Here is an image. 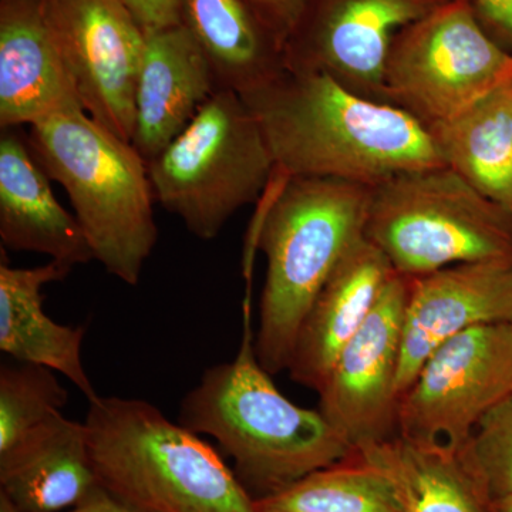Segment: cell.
<instances>
[{"label": "cell", "instance_id": "6da1fadb", "mask_svg": "<svg viewBox=\"0 0 512 512\" xmlns=\"http://www.w3.org/2000/svg\"><path fill=\"white\" fill-rule=\"evenodd\" d=\"M285 177L369 187L444 165L427 128L392 104L363 99L319 73L285 70L242 96Z\"/></svg>", "mask_w": 512, "mask_h": 512}, {"label": "cell", "instance_id": "7a4b0ae2", "mask_svg": "<svg viewBox=\"0 0 512 512\" xmlns=\"http://www.w3.org/2000/svg\"><path fill=\"white\" fill-rule=\"evenodd\" d=\"M369 185L275 173L245 248L244 275L259 249L266 259L255 352L269 373L288 370L299 330L320 289L365 237Z\"/></svg>", "mask_w": 512, "mask_h": 512}, {"label": "cell", "instance_id": "3957f363", "mask_svg": "<svg viewBox=\"0 0 512 512\" xmlns=\"http://www.w3.org/2000/svg\"><path fill=\"white\" fill-rule=\"evenodd\" d=\"M178 423L220 444L254 500L355 453L320 410L298 406L279 392L259 363L249 291L242 305L237 357L202 373L181 402Z\"/></svg>", "mask_w": 512, "mask_h": 512}, {"label": "cell", "instance_id": "277c9868", "mask_svg": "<svg viewBox=\"0 0 512 512\" xmlns=\"http://www.w3.org/2000/svg\"><path fill=\"white\" fill-rule=\"evenodd\" d=\"M101 487L143 512H256L220 453L154 404L97 397L86 420Z\"/></svg>", "mask_w": 512, "mask_h": 512}, {"label": "cell", "instance_id": "5b68a950", "mask_svg": "<svg viewBox=\"0 0 512 512\" xmlns=\"http://www.w3.org/2000/svg\"><path fill=\"white\" fill-rule=\"evenodd\" d=\"M26 137L47 175L66 191L94 259L107 274L138 285L158 241L147 161L86 111L37 121Z\"/></svg>", "mask_w": 512, "mask_h": 512}, {"label": "cell", "instance_id": "8992f818", "mask_svg": "<svg viewBox=\"0 0 512 512\" xmlns=\"http://www.w3.org/2000/svg\"><path fill=\"white\" fill-rule=\"evenodd\" d=\"M365 237L396 274L417 278L467 262L512 261V211L439 165L375 185Z\"/></svg>", "mask_w": 512, "mask_h": 512}, {"label": "cell", "instance_id": "52a82bcc", "mask_svg": "<svg viewBox=\"0 0 512 512\" xmlns=\"http://www.w3.org/2000/svg\"><path fill=\"white\" fill-rule=\"evenodd\" d=\"M156 202L201 241L261 200L275 161L261 124L232 90L218 89L163 153L148 163Z\"/></svg>", "mask_w": 512, "mask_h": 512}, {"label": "cell", "instance_id": "ba28073f", "mask_svg": "<svg viewBox=\"0 0 512 512\" xmlns=\"http://www.w3.org/2000/svg\"><path fill=\"white\" fill-rule=\"evenodd\" d=\"M512 79V53L485 32L473 0H448L394 36L387 104L429 128Z\"/></svg>", "mask_w": 512, "mask_h": 512}, {"label": "cell", "instance_id": "9c48e42d", "mask_svg": "<svg viewBox=\"0 0 512 512\" xmlns=\"http://www.w3.org/2000/svg\"><path fill=\"white\" fill-rule=\"evenodd\" d=\"M512 393V323L468 329L431 353L397 407V434L460 451Z\"/></svg>", "mask_w": 512, "mask_h": 512}, {"label": "cell", "instance_id": "30bf717a", "mask_svg": "<svg viewBox=\"0 0 512 512\" xmlns=\"http://www.w3.org/2000/svg\"><path fill=\"white\" fill-rule=\"evenodd\" d=\"M448 0H306L285 40L289 72L332 77L363 99L387 104L384 67L394 36Z\"/></svg>", "mask_w": 512, "mask_h": 512}, {"label": "cell", "instance_id": "8fae6325", "mask_svg": "<svg viewBox=\"0 0 512 512\" xmlns=\"http://www.w3.org/2000/svg\"><path fill=\"white\" fill-rule=\"evenodd\" d=\"M45 3L84 111L131 143L147 33L121 0Z\"/></svg>", "mask_w": 512, "mask_h": 512}, {"label": "cell", "instance_id": "7c38bea8", "mask_svg": "<svg viewBox=\"0 0 512 512\" xmlns=\"http://www.w3.org/2000/svg\"><path fill=\"white\" fill-rule=\"evenodd\" d=\"M410 278L394 274L320 389L319 410L353 448L397 434V376Z\"/></svg>", "mask_w": 512, "mask_h": 512}, {"label": "cell", "instance_id": "4fadbf2b", "mask_svg": "<svg viewBox=\"0 0 512 512\" xmlns=\"http://www.w3.org/2000/svg\"><path fill=\"white\" fill-rule=\"evenodd\" d=\"M512 323V261L467 262L410 278L399 400L434 350L468 329Z\"/></svg>", "mask_w": 512, "mask_h": 512}, {"label": "cell", "instance_id": "5bb4252c", "mask_svg": "<svg viewBox=\"0 0 512 512\" xmlns=\"http://www.w3.org/2000/svg\"><path fill=\"white\" fill-rule=\"evenodd\" d=\"M84 111L45 0H0V128Z\"/></svg>", "mask_w": 512, "mask_h": 512}, {"label": "cell", "instance_id": "9a60e30c", "mask_svg": "<svg viewBox=\"0 0 512 512\" xmlns=\"http://www.w3.org/2000/svg\"><path fill=\"white\" fill-rule=\"evenodd\" d=\"M394 274L386 255L366 237L349 249L303 320L288 367L293 382L320 392Z\"/></svg>", "mask_w": 512, "mask_h": 512}, {"label": "cell", "instance_id": "2e32d148", "mask_svg": "<svg viewBox=\"0 0 512 512\" xmlns=\"http://www.w3.org/2000/svg\"><path fill=\"white\" fill-rule=\"evenodd\" d=\"M218 89L210 62L185 26L147 33L131 144L150 163Z\"/></svg>", "mask_w": 512, "mask_h": 512}, {"label": "cell", "instance_id": "e0dca14e", "mask_svg": "<svg viewBox=\"0 0 512 512\" xmlns=\"http://www.w3.org/2000/svg\"><path fill=\"white\" fill-rule=\"evenodd\" d=\"M52 178L30 150L19 128L0 136V241L3 249L49 256L76 266L94 259L76 215L57 200Z\"/></svg>", "mask_w": 512, "mask_h": 512}, {"label": "cell", "instance_id": "ac0fdd59", "mask_svg": "<svg viewBox=\"0 0 512 512\" xmlns=\"http://www.w3.org/2000/svg\"><path fill=\"white\" fill-rule=\"evenodd\" d=\"M100 485L86 423L50 417L0 453V493L20 512H66Z\"/></svg>", "mask_w": 512, "mask_h": 512}, {"label": "cell", "instance_id": "d6986e66", "mask_svg": "<svg viewBox=\"0 0 512 512\" xmlns=\"http://www.w3.org/2000/svg\"><path fill=\"white\" fill-rule=\"evenodd\" d=\"M73 266L50 261L36 268L0 264V350L13 360L49 367L90 402L99 397L84 369L86 328L55 322L43 309L42 289L66 279Z\"/></svg>", "mask_w": 512, "mask_h": 512}, {"label": "cell", "instance_id": "ffe728a7", "mask_svg": "<svg viewBox=\"0 0 512 512\" xmlns=\"http://www.w3.org/2000/svg\"><path fill=\"white\" fill-rule=\"evenodd\" d=\"M180 12L220 89L245 96L285 72L284 46L248 0H180Z\"/></svg>", "mask_w": 512, "mask_h": 512}, {"label": "cell", "instance_id": "44dd1931", "mask_svg": "<svg viewBox=\"0 0 512 512\" xmlns=\"http://www.w3.org/2000/svg\"><path fill=\"white\" fill-rule=\"evenodd\" d=\"M355 454L390 481L404 512H497L457 451L394 434L357 447Z\"/></svg>", "mask_w": 512, "mask_h": 512}, {"label": "cell", "instance_id": "7402d4cb", "mask_svg": "<svg viewBox=\"0 0 512 512\" xmlns=\"http://www.w3.org/2000/svg\"><path fill=\"white\" fill-rule=\"evenodd\" d=\"M427 131L446 167L512 211V79Z\"/></svg>", "mask_w": 512, "mask_h": 512}, {"label": "cell", "instance_id": "603a6c76", "mask_svg": "<svg viewBox=\"0 0 512 512\" xmlns=\"http://www.w3.org/2000/svg\"><path fill=\"white\" fill-rule=\"evenodd\" d=\"M256 512H404L390 481L352 454L255 500Z\"/></svg>", "mask_w": 512, "mask_h": 512}, {"label": "cell", "instance_id": "cb8c5ba5", "mask_svg": "<svg viewBox=\"0 0 512 512\" xmlns=\"http://www.w3.org/2000/svg\"><path fill=\"white\" fill-rule=\"evenodd\" d=\"M69 393L55 370L35 363L0 366V453L16 446L30 431L62 413Z\"/></svg>", "mask_w": 512, "mask_h": 512}, {"label": "cell", "instance_id": "d4e9b609", "mask_svg": "<svg viewBox=\"0 0 512 512\" xmlns=\"http://www.w3.org/2000/svg\"><path fill=\"white\" fill-rule=\"evenodd\" d=\"M457 453L491 498L512 494V393L478 421Z\"/></svg>", "mask_w": 512, "mask_h": 512}, {"label": "cell", "instance_id": "484cf974", "mask_svg": "<svg viewBox=\"0 0 512 512\" xmlns=\"http://www.w3.org/2000/svg\"><path fill=\"white\" fill-rule=\"evenodd\" d=\"M306 0H248L256 15L268 26L282 46L291 35Z\"/></svg>", "mask_w": 512, "mask_h": 512}, {"label": "cell", "instance_id": "4316f807", "mask_svg": "<svg viewBox=\"0 0 512 512\" xmlns=\"http://www.w3.org/2000/svg\"><path fill=\"white\" fill-rule=\"evenodd\" d=\"M144 32L181 25L180 0H121Z\"/></svg>", "mask_w": 512, "mask_h": 512}, {"label": "cell", "instance_id": "83f0119b", "mask_svg": "<svg viewBox=\"0 0 512 512\" xmlns=\"http://www.w3.org/2000/svg\"><path fill=\"white\" fill-rule=\"evenodd\" d=\"M477 18L495 42L512 53V0H473Z\"/></svg>", "mask_w": 512, "mask_h": 512}, {"label": "cell", "instance_id": "f1b7e54d", "mask_svg": "<svg viewBox=\"0 0 512 512\" xmlns=\"http://www.w3.org/2000/svg\"><path fill=\"white\" fill-rule=\"evenodd\" d=\"M66 512H143L137 510V508L131 507L124 503V501L119 500V498L114 497L113 494H110L106 488L101 487V485H97L96 488L87 495L86 498L80 503L76 505V507L72 508V510Z\"/></svg>", "mask_w": 512, "mask_h": 512}, {"label": "cell", "instance_id": "f546056e", "mask_svg": "<svg viewBox=\"0 0 512 512\" xmlns=\"http://www.w3.org/2000/svg\"><path fill=\"white\" fill-rule=\"evenodd\" d=\"M494 505L497 512H512V494L497 498L494 500Z\"/></svg>", "mask_w": 512, "mask_h": 512}, {"label": "cell", "instance_id": "4dcf8cb0", "mask_svg": "<svg viewBox=\"0 0 512 512\" xmlns=\"http://www.w3.org/2000/svg\"><path fill=\"white\" fill-rule=\"evenodd\" d=\"M0 512H20L15 504L6 497L5 494L0 493Z\"/></svg>", "mask_w": 512, "mask_h": 512}]
</instances>
